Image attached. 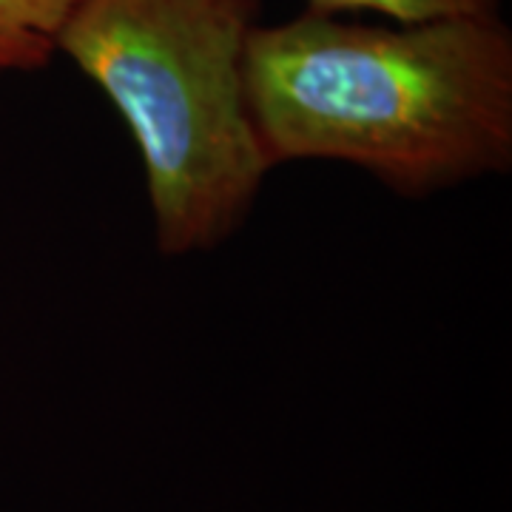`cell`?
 <instances>
[{"instance_id": "obj_1", "label": "cell", "mask_w": 512, "mask_h": 512, "mask_svg": "<svg viewBox=\"0 0 512 512\" xmlns=\"http://www.w3.org/2000/svg\"><path fill=\"white\" fill-rule=\"evenodd\" d=\"M245 97L268 168L333 160L427 197L512 165V29L501 15L256 23Z\"/></svg>"}, {"instance_id": "obj_2", "label": "cell", "mask_w": 512, "mask_h": 512, "mask_svg": "<svg viewBox=\"0 0 512 512\" xmlns=\"http://www.w3.org/2000/svg\"><path fill=\"white\" fill-rule=\"evenodd\" d=\"M256 23L259 0H74L60 29L137 146L165 256L225 242L271 171L245 97Z\"/></svg>"}, {"instance_id": "obj_3", "label": "cell", "mask_w": 512, "mask_h": 512, "mask_svg": "<svg viewBox=\"0 0 512 512\" xmlns=\"http://www.w3.org/2000/svg\"><path fill=\"white\" fill-rule=\"evenodd\" d=\"M74 0H0V74L37 72L57 52Z\"/></svg>"}, {"instance_id": "obj_4", "label": "cell", "mask_w": 512, "mask_h": 512, "mask_svg": "<svg viewBox=\"0 0 512 512\" xmlns=\"http://www.w3.org/2000/svg\"><path fill=\"white\" fill-rule=\"evenodd\" d=\"M504 0H308V12L350 15L376 12L393 23H424L450 18H495Z\"/></svg>"}]
</instances>
